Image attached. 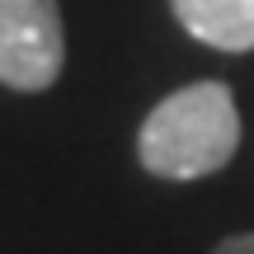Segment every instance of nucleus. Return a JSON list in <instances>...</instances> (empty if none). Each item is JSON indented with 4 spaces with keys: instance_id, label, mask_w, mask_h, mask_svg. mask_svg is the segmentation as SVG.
<instances>
[{
    "instance_id": "f257e3e1",
    "label": "nucleus",
    "mask_w": 254,
    "mask_h": 254,
    "mask_svg": "<svg viewBox=\"0 0 254 254\" xmlns=\"http://www.w3.org/2000/svg\"><path fill=\"white\" fill-rule=\"evenodd\" d=\"M240 151L236 94L221 80H198L165 94L136 132V160L146 174L170 184L207 179L226 170Z\"/></svg>"
},
{
    "instance_id": "f03ea898",
    "label": "nucleus",
    "mask_w": 254,
    "mask_h": 254,
    "mask_svg": "<svg viewBox=\"0 0 254 254\" xmlns=\"http://www.w3.org/2000/svg\"><path fill=\"white\" fill-rule=\"evenodd\" d=\"M66 66V28L57 0H0V85L43 94Z\"/></svg>"
},
{
    "instance_id": "7ed1b4c3",
    "label": "nucleus",
    "mask_w": 254,
    "mask_h": 254,
    "mask_svg": "<svg viewBox=\"0 0 254 254\" xmlns=\"http://www.w3.org/2000/svg\"><path fill=\"white\" fill-rule=\"evenodd\" d=\"M189 38L217 52H254V0H170Z\"/></svg>"
},
{
    "instance_id": "20e7f679",
    "label": "nucleus",
    "mask_w": 254,
    "mask_h": 254,
    "mask_svg": "<svg viewBox=\"0 0 254 254\" xmlns=\"http://www.w3.org/2000/svg\"><path fill=\"white\" fill-rule=\"evenodd\" d=\"M212 254H254V236H226Z\"/></svg>"
}]
</instances>
